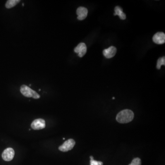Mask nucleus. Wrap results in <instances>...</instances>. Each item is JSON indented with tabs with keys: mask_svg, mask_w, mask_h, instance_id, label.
<instances>
[{
	"mask_svg": "<svg viewBox=\"0 0 165 165\" xmlns=\"http://www.w3.org/2000/svg\"><path fill=\"white\" fill-rule=\"evenodd\" d=\"M134 118V113L131 110L125 109L119 112L116 116V120L121 123H127L131 122Z\"/></svg>",
	"mask_w": 165,
	"mask_h": 165,
	"instance_id": "f257e3e1",
	"label": "nucleus"
},
{
	"mask_svg": "<svg viewBox=\"0 0 165 165\" xmlns=\"http://www.w3.org/2000/svg\"><path fill=\"white\" fill-rule=\"evenodd\" d=\"M20 92L23 95L27 97H32L35 99L40 98V95L36 91L25 85H23L21 86Z\"/></svg>",
	"mask_w": 165,
	"mask_h": 165,
	"instance_id": "f03ea898",
	"label": "nucleus"
},
{
	"mask_svg": "<svg viewBox=\"0 0 165 165\" xmlns=\"http://www.w3.org/2000/svg\"><path fill=\"white\" fill-rule=\"evenodd\" d=\"M75 141L73 139H69L59 147V149L63 152H67L73 148Z\"/></svg>",
	"mask_w": 165,
	"mask_h": 165,
	"instance_id": "7ed1b4c3",
	"label": "nucleus"
},
{
	"mask_svg": "<svg viewBox=\"0 0 165 165\" xmlns=\"http://www.w3.org/2000/svg\"><path fill=\"white\" fill-rule=\"evenodd\" d=\"M31 127L34 130H40L46 127V122L43 119H37L32 122Z\"/></svg>",
	"mask_w": 165,
	"mask_h": 165,
	"instance_id": "20e7f679",
	"label": "nucleus"
},
{
	"mask_svg": "<svg viewBox=\"0 0 165 165\" xmlns=\"http://www.w3.org/2000/svg\"><path fill=\"white\" fill-rule=\"evenodd\" d=\"M15 152L13 149L8 148L5 149L2 153V157L5 161H11L14 157Z\"/></svg>",
	"mask_w": 165,
	"mask_h": 165,
	"instance_id": "39448f33",
	"label": "nucleus"
},
{
	"mask_svg": "<svg viewBox=\"0 0 165 165\" xmlns=\"http://www.w3.org/2000/svg\"><path fill=\"white\" fill-rule=\"evenodd\" d=\"M74 51L75 52L78 54V56L82 57L84 56L87 52V47L85 44L84 43H80L75 48Z\"/></svg>",
	"mask_w": 165,
	"mask_h": 165,
	"instance_id": "423d86ee",
	"label": "nucleus"
},
{
	"mask_svg": "<svg viewBox=\"0 0 165 165\" xmlns=\"http://www.w3.org/2000/svg\"><path fill=\"white\" fill-rule=\"evenodd\" d=\"M77 14L78 15V19L83 20L85 19L88 15V9L82 6H80L77 10Z\"/></svg>",
	"mask_w": 165,
	"mask_h": 165,
	"instance_id": "0eeeda50",
	"label": "nucleus"
},
{
	"mask_svg": "<svg viewBox=\"0 0 165 165\" xmlns=\"http://www.w3.org/2000/svg\"><path fill=\"white\" fill-rule=\"evenodd\" d=\"M153 40L154 42L157 44H163L165 43V34L163 32H158L156 33L153 37Z\"/></svg>",
	"mask_w": 165,
	"mask_h": 165,
	"instance_id": "6e6552de",
	"label": "nucleus"
},
{
	"mask_svg": "<svg viewBox=\"0 0 165 165\" xmlns=\"http://www.w3.org/2000/svg\"><path fill=\"white\" fill-rule=\"evenodd\" d=\"M116 52V48L111 46L107 49H105L103 51V54L106 58H111L115 56Z\"/></svg>",
	"mask_w": 165,
	"mask_h": 165,
	"instance_id": "1a4fd4ad",
	"label": "nucleus"
},
{
	"mask_svg": "<svg viewBox=\"0 0 165 165\" xmlns=\"http://www.w3.org/2000/svg\"><path fill=\"white\" fill-rule=\"evenodd\" d=\"M114 15L115 16L118 15L120 18L122 20H124L126 18V14L123 12V9L119 6H116L115 8V13Z\"/></svg>",
	"mask_w": 165,
	"mask_h": 165,
	"instance_id": "9d476101",
	"label": "nucleus"
},
{
	"mask_svg": "<svg viewBox=\"0 0 165 165\" xmlns=\"http://www.w3.org/2000/svg\"><path fill=\"white\" fill-rule=\"evenodd\" d=\"M20 1V0H8L6 3V7L8 9L11 8L15 6Z\"/></svg>",
	"mask_w": 165,
	"mask_h": 165,
	"instance_id": "9b49d317",
	"label": "nucleus"
},
{
	"mask_svg": "<svg viewBox=\"0 0 165 165\" xmlns=\"http://www.w3.org/2000/svg\"><path fill=\"white\" fill-rule=\"evenodd\" d=\"M165 56L161 57L158 60L157 63V68L158 69H161V66L162 65L165 66Z\"/></svg>",
	"mask_w": 165,
	"mask_h": 165,
	"instance_id": "f8f14e48",
	"label": "nucleus"
},
{
	"mask_svg": "<svg viewBox=\"0 0 165 165\" xmlns=\"http://www.w3.org/2000/svg\"><path fill=\"white\" fill-rule=\"evenodd\" d=\"M141 165V161L139 158H136L133 160L131 164L128 165Z\"/></svg>",
	"mask_w": 165,
	"mask_h": 165,
	"instance_id": "ddd939ff",
	"label": "nucleus"
},
{
	"mask_svg": "<svg viewBox=\"0 0 165 165\" xmlns=\"http://www.w3.org/2000/svg\"><path fill=\"white\" fill-rule=\"evenodd\" d=\"M90 165H99L98 161H95L94 159H90Z\"/></svg>",
	"mask_w": 165,
	"mask_h": 165,
	"instance_id": "4468645a",
	"label": "nucleus"
},
{
	"mask_svg": "<svg viewBox=\"0 0 165 165\" xmlns=\"http://www.w3.org/2000/svg\"><path fill=\"white\" fill-rule=\"evenodd\" d=\"M99 165H103V163L102 161H98Z\"/></svg>",
	"mask_w": 165,
	"mask_h": 165,
	"instance_id": "2eb2a0df",
	"label": "nucleus"
},
{
	"mask_svg": "<svg viewBox=\"0 0 165 165\" xmlns=\"http://www.w3.org/2000/svg\"><path fill=\"white\" fill-rule=\"evenodd\" d=\"M112 99H115V98L113 97V98H112Z\"/></svg>",
	"mask_w": 165,
	"mask_h": 165,
	"instance_id": "dca6fc26",
	"label": "nucleus"
}]
</instances>
